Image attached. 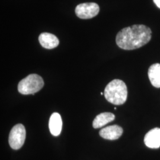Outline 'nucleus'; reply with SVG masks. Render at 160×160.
I'll return each mask as SVG.
<instances>
[{
  "label": "nucleus",
  "mask_w": 160,
  "mask_h": 160,
  "mask_svg": "<svg viewBox=\"0 0 160 160\" xmlns=\"http://www.w3.org/2000/svg\"><path fill=\"white\" fill-rule=\"evenodd\" d=\"M115 116L112 113L104 112L97 115L93 120L92 126L94 129L100 128L106 124L113 121Z\"/></svg>",
  "instance_id": "nucleus-10"
},
{
  "label": "nucleus",
  "mask_w": 160,
  "mask_h": 160,
  "mask_svg": "<svg viewBox=\"0 0 160 160\" xmlns=\"http://www.w3.org/2000/svg\"><path fill=\"white\" fill-rule=\"evenodd\" d=\"M100 10L99 6L94 2H86L78 4L75 12L77 17L81 19H89L96 16Z\"/></svg>",
  "instance_id": "nucleus-5"
},
{
  "label": "nucleus",
  "mask_w": 160,
  "mask_h": 160,
  "mask_svg": "<svg viewBox=\"0 0 160 160\" xmlns=\"http://www.w3.org/2000/svg\"><path fill=\"white\" fill-rule=\"evenodd\" d=\"M26 132L22 124H17L14 126L10 132L8 142L10 146L13 149H19L24 143Z\"/></svg>",
  "instance_id": "nucleus-4"
},
{
  "label": "nucleus",
  "mask_w": 160,
  "mask_h": 160,
  "mask_svg": "<svg viewBox=\"0 0 160 160\" xmlns=\"http://www.w3.org/2000/svg\"><path fill=\"white\" fill-rule=\"evenodd\" d=\"M44 86V81L40 75L30 74L21 80L18 84V91L24 95L33 94Z\"/></svg>",
  "instance_id": "nucleus-3"
},
{
  "label": "nucleus",
  "mask_w": 160,
  "mask_h": 160,
  "mask_svg": "<svg viewBox=\"0 0 160 160\" xmlns=\"http://www.w3.org/2000/svg\"><path fill=\"white\" fill-rule=\"evenodd\" d=\"M155 5L160 8V0H153Z\"/></svg>",
  "instance_id": "nucleus-12"
},
{
  "label": "nucleus",
  "mask_w": 160,
  "mask_h": 160,
  "mask_svg": "<svg viewBox=\"0 0 160 160\" xmlns=\"http://www.w3.org/2000/svg\"><path fill=\"white\" fill-rule=\"evenodd\" d=\"M104 95L110 103L115 105H122L126 102L127 99L126 85L122 80H113L106 87Z\"/></svg>",
  "instance_id": "nucleus-2"
},
{
  "label": "nucleus",
  "mask_w": 160,
  "mask_h": 160,
  "mask_svg": "<svg viewBox=\"0 0 160 160\" xmlns=\"http://www.w3.org/2000/svg\"><path fill=\"white\" fill-rule=\"evenodd\" d=\"M100 94H101V95H103V92H100Z\"/></svg>",
  "instance_id": "nucleus-13"
},
{
  "label": "nucleus",
  "mask_w": 160,
  "mask_h": 160,
  "mask_svg": "<svg viewBox=\"0 0 160 160\" xmlns=\"http://www.w3.org/2000/svg\"><path fill=\"white\" fill-rule=\"evenodd\" d=\"M62 127V121L61 115L58 113L52 114L49 122V128L52 135L57 137L60 135Z\"/></svg>",
  "instance_id": "nucleus-9"
},
{
  "label": "nucleus",
  "mask_w": 160,
  "mask_h": 160,
  "mask_svg": "<svg viewBox=\"0 0 160 160\" xmlns=\"http://www.w3.org/2000/svg\"><path fill=\"white\" fill-rule=\"evenodd\" d=\"M148 77L152 86L156 88H160V63H155L149 67Z\"/></svg>",
  "instance_id": "nucleus-11"
},
{
  "label": "nucleus",
  "mask_w": 160,
  "mask_h": 160,
  "mask_svg": "<svg viewBox=\"0 0 160 160\" xmlns=\"http://www.w3.org/2000/svg\"><path fill=\"white\" fill-rule=\"evenodd\" d=\"M145 145L150 148L160 147V128H154L145 135L144 138Z\"/></svg>",
  "instance_id": "nucleus-7"
},
{
  "label": "nucleus",
  "mask_w": 160,
  "mask_h": 160,
  "mask_svg": "<svg viewBox=\"0 0 160 160\" xmlns=\"http://www.w3.org/2000/svg\"><path fill=\"white\" fill-rule=\"evenodd\" d=\"M151 30L143 24H136L122 29L117 34L118 46L125 50L138 49L148 43L151 39Z\"/></svg>",
  "instance_id": "nucleus-1"
},
{
  "label": "nucleus",
  "mask_w": 160,
  "mask_h": 160,
  "mask_svg": "<svg viewBox=\"0 0 160 160\" xmlns=\"http://www.w3.org/2000/svg\"><path fill=\"white\" fill-rule=\"evenodd\" d=\"M39 41L42 47L48 49H53L57 47L59 43V41L56 36L46 32L40 34Z\"/></svg>",
  "instance_id": "nucleus-8"
},
{
  "label": "nucleus",
  "mask_w": 160,
  "mask_h": 160,
  "mask_svg": "<svg viewBox=\"0 0 160 160\" xmlns=\"http://www.w3.org/2000/svg\"><path fill=\"white\" fill-rule=\"evenodd\" d=\"M123 133V129L120 126L114 125L109 126L100 130V137L105 139L116 140L119 139Z\"/></svg>",
  "instance_id": "nucleus-6"
}]
</instances>
